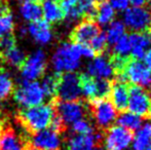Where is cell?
I'll return each mask as SVG.
<instances>
[{"label": "cell", "mask_w": 151, "mask_h": 150, "mask_svg": "<svg viewBox=\"0 0 151 150\" xmlns=\"http://www.w3.org/2000/svg\"><path fill=\"white\" fill-rule=\"evenodd\" d=\"M14 101L24 108L37 106L45 100V94L38 81H24L14 93Z\"/></svg>", "instance_id": "277c9868"}, {"label": "cell", "mask_w": 151, "mask_h": 150, "mask_svg": "<svg viewBox=\"0 0 151 150\" xmlns=\"http://www.w3.org/2000/svg\"><path fill=\"white\" fill-rule=\"evenodd\" d=\"M148 116H149L150 119H151V107H150V109H149V112H148Z\"/></svg>", "instance_id": "7bdbcfd3"}, {"label": "cell", "mask_w": 151, "mask_h": 150, "mask_svg": "<svg viewBox=\"0 0 151 150\" xmlns=\"http://www.w3.org/2000/svg\"><path fill=\"white\" fill-rule=\"evenodd\" d=\"M47 66V59L43 50L32 52L21 66V75L25 81H36L42 77Z\"/></svg>", "instance_id": "5b68a950"}, {"label": "cell", "mask_w": 151, "mask_h": 150, "mask_svg": "<svg viewBox=\"0 0 151 150\" xmlns=\"http://www.w3.org/2000/svg\"><path fill=\"white\" fill-rule=\"evenodd\" d=\"M118 80L129 81L132 85L148 88L151 85V70L142 61L129 59L118 76Z\"/></svg>", "instance_id": "3957f363"}, {"label": "cell", "mask_w": 151, "mask_h": 150, "mask_svg": "<svg viewBox=\"0 0 151 150\" xmlns=\"http://www.w3.org/2000/svg\"><path fill=\"white\" fill-rule=\"evenodd\" d=\"M56 116L55 107L52 104H40L25 108L19 114V120L23 128L28 132L36 133L48 128Z\"/></svg>", "instance_id": "6da1fadb"}, {"label": "cell", "mask_w": 151, "mask_h": 150, "mask_svg": "<svg viewBox=\"0 0 151 150\" xmlns=\"http://www.w3.org/2000/svg\"><path fill=\"white\" fill-rule=\"evenodd\" d=\"M107 39H106V34L105 32H100L95 38L93 39V41L90 43V46L91 50L95 52L96 56L97 55H101L107 48Z\"/></svg>", "instance_id": "836d02e7"}, {"label": "cell", "mask_w": 151, "mask_h": 150, "mask_svg": "<svg viewBox=\"0 0 151 150\" xmlns=\"http://www.w3.org/2000/svg\"><path fill=\"white\" fill-rule=\"evenodd\" d=\"M101 32L100 27L93 20L84 19L71 33V39L74 43L80 45H90L93 39Z\"/></svg>", "instance_id": "4fadbf2b"}, {"label": "cell", "mask_w": 151, "mask_h": 150, "mask_svg": "<svg viewBox=\"0 0 151 150\" xmlns=\"http://www.w3.org/2000/svg\"><path fill=\"white\" fill-rule=\"evenodd\" d=\"M58 117L64 124H72L77 120L84 118L86 106L81 101H60L56 108Z\"/></svg>", "instance_id": "8fae6325"}, {"label": "cell", "mask_w": 151, "mask_h": 150, "mask_svg": "<svg viewBox=\"0 0 151 150\" xmlns=\"http://www.w3.org/2000/svg\"><path fill=\"white\" fill-rule=\"evenodd\" d=\"M107 43L113 45L117 40L125 35V26L121 21H112L106 31Z\"/></svg>", "instance_id": "83f0119b"}, {"label": "cell", "mask_w": 151, "mask_h": 150, "mask_svg": "<svg viewBox=\"0 0 151 150\" xmlns=\"http://www.w3.org/2000/svg\"><path fill=\"white\" fill-rule=\"evenodd\" d=\"M133 150H151V122H146L137 131L133 141Z\"/></svg>", "instance_id": "44dd1931"}, {"label": "cell", "mask_w": 151, "mask_h": 150, "mask_svg": "<svg viewBox=\"0 0 151 150\" xmlns=\"http://www.w3.org/2000/svg\"><path fill=\"white\" fill-rule=\"evenodd\" d=\"M118 126L121 128H124L129 131H138L142 126V118L136 114L129 112H121L117 118H116Z\"/></svg>", "instance_id": "4316f807"}, {"label": "cell", "mask_w": 151, "mask_h": 150, "mask_svg": "<svg viewBox=\"0 0 151 150\" xmlns=\"http://www.w3.org/2000/svg\"><path fill=\"white\" fill-rule=\"evenodd\" d=\"M91 111L95 121L99 128L108 130L117 118L116 109L107 99H99L91 101Z\"/></svg>", "instance_id": "ba28073f"}, {"label": "cell", "mask_w": 151, "mask_h": 150, "mask_svg": "<svg viewBox=\"0 0 151 150\" xmlns=\"http://www.w3.org/2000/svg\"><path fill=\"white\" fill-rule=\"evenodd\" d=\"M107 1L114 9L121 10V11H124L129 4V0H107Z\"/></svg>", "instance_id": "8d00e7d4"}, {"label": "cell", "mask_w": 151, "mask_h": 150, "mask_svg": "<svg viewBox=\"0 0 151 150\" xmlns=\"http://www.w3.org/2000/svg\"><path fill=\"white\" fill-rule=\"evenodd\" d=\"M14 30V19L6 4L0 3V38L12 35Z\"/></svg>", "instance_id": "603a6c76"}, {"label": "cell", "mask_w": 151, "mask_h": 150, "mask_svg": "<svg viewBox=\"0 0 151 150\" xmlns=\"http://www.w3.org/2000/svg\"><path fill=\"white\" fill-rule=\"evenodd\" d=\"M3 58L5 59V61L14 67H21L23 65V63L26 60V54L23 50L17 47H12V50H9L8 52H6L4 55H2Z\"/></svg>", "instance_id": "f546056e"}, {"label": "cell", "mask_w": 151, "mask_h": 150, "mask_svg": "<svg viewBox=\"0 0 151 150\" xmlns=\"http://www.w3.org/2000/svg\"><path fill=\"white\" fill-rule=\"evenodd\" d=\"M144 60H145L146 66L151 70V46L148 48L147 52H146V55H145V57H144Z\"/></svg>", "instance_id": "f35d334b"}, {"label": "cell", "mask_w": 151, "mask_h": 150, "mask_svg": "<svg viewBox=\"0 0 151 150\" xmlns=\"http://www.w3.org/2000/svg\"><path fill=\"white\" fill-rule=\"evenodd\" d=\"M14 88L12 76L5 71H0V102L6 100L14 93Z\"/></svg>", "instance_id": "f1b7e54d"}, {"label": "cell", "mask_w": 151, "mask_h": 150, "mask_svg": "<svg viewBox=\"0 0 151 150\" xmlns=\"http://www.w3.org/2000/svg\"><path fill=\"white\" fill-rule=\"evenodd\" d=\"M20 14L26 22H37L42 17L41 5L38 2H24L20 6Z\"/></svg>", "instance_id": "cb8c5ba5"}, {"label": "cell", "mask_w": 151, "mask_h": 150, "mask_svg": "<svg viewBox=\"0 0 151 150\" xmlns=\"http://www.w3.org/2000/svg\"><path fill=\"white\" fill-rule=\"evenodd\" d=\"M56 95L61 101H77L82 96L80 75L71 72L59 76Z\"/></svg>", "instance_id": "52a82bcc"}, {"label": "cell", "mask_w": 151, "mask_h": 150, "mask_svg": "<svg viewBox=\"0 0 151 150\" xmlns=\"http://www.w3.org/2000/svg\"><path fill=\"white\" fill-rule=\"evenodd\" d=\"M150 33H151V31H150Z\"/></svg>", "instance_id": "f6af8a7d"}, {"label": "cell", "mask_w": 151, "mask_h": 150, "mask_svg": "<svg viewBox=\"0 0 151 150\" xmlns=\"http://www.w3.org/2000/svg\"><path fill=\"white\" fill-rule=\"evenodd\" d=\"M59 76L56 75H46L43 77L42 81L40 82L41 88L45 94L46 98H52L56 95L57 85H58Z\"/></svg>", "instance_id": "1f68e13d"}, {"label": "cell", "mask_w": 151, "mask_h": 150, "mask_svg": "<svg viewBox=\"0 0 151 150\" xmlns=\"http://www.w3.org/2000/svg\"><path fill=\"white\" fill-rule=\"evenodd\" d=\"M26 140L12 128H5L1 134L0 150H25Z\"/></svg>", "instance_id": "ac0fdd59"}, {"label": "cell", "mask_w": 151, "mask_h": 150, "mask_svg": "<svg viewBox=\"0 0 151 150\" xmlns=\"http://www.w3.org/2000/svg\"><path fill=\"white\" fill-rule=\"evenodd\" d=\"M129 39L131 42V52L133 59L141 61L151 46V33L133 32L129 36Z\"/></svg>", "instance_id": "9a60e30c"}, {"label": "cell", "mask_w": 151, "mask_h": 150, "mask_svg": "<svg viewBox=\"0 0 151 150\" xmlns=\"http://www.w3.org/2000/svg\"><path fill=\"white\" fill-rule=\"evenodd\" d=\"M123 24L134 32H150L151 12L143 7H127L123 12Z\"/></svg>", "instance_id": "8992f818"}, {"label": "cell", "mask_w": 151, "mask_h": 150, "mask_svg": "<svg viewBox=\"0 0 151 150\" xmlns=\"http://www.w3.org/2000/svg\"><path fill=\"white\" fill-rule=\"evenodd\" d=\"M25 150H39V149H37V148H35V147L31 146V147H26Z\"/></svg>", "instance_id": "b9f144b4"}, {"label": "cell", "mask_w": 151, "mask_h": 150, "mask_svg": "<svg viewBox=\"0 0 151 150\" xmlns=\"http://www.w3.org/2000/svg\"><path fill=\"white\" fill-rule=\"evenodd\" d=\"M88 76L97 79H109L115 74L112 62L105 56H98L88 65Z\"/></svg>", "instance_id": "5bb4252c"}, {"label": "cell", "mask_w": 151, "mask_h": 150, "mask_svg": "<svg viewBox=\"0 0 151 150\" xmlns=\"http://www.w3.org/2000/svg\"><path fill=\"white\" fill-rule=\"evenodd\" d=\"M0 139H1V126H0Z\"/></svg>", "instance_id": "ee69618b"}, {"label": "cell", "mask_w": 151, "mask_h": 150, "mask_svg": "<svg viewBox=\"0 0 151 150\" xmlns=\"http://www.w3.org/2000/svg\"><path fill=\"white\" fill-rule=\"evenodd\" d=\"M133 142V133L119 126H111L104 136L105 150H127Z\"/></svg>", "instance_id": "30bf717a"}, {"label": "cell", "mask_w": 151, "mask_h": 150, "mask_svg": "<svg viewBox=\"0 0 151 150\" xmlns=\"http://www.w3.org/2000/svg\"><path fill=\"white\" fill-rule=\"evenodd\" d=\"M79 50H80V54H81L82 58L91 59L96 56L95 52L91 50V47L90 45H80L79 44Z\"/></svg>", "instance_id": "74e56055"}, {"label": "cell", "mask_w": 151, "mask_h": 150, "mask_svg": "<svg viewBox=\"0 0 151 150\" xmlns=\"http://www.w3.org/2000/svg\"><path fill=\"white\" fill-rule=\"evenodd\" d=\"M129 103L127 109L141 118L147 116L151 107V96L149 93L143 88L137 85L129 86Z\"/></svg>", "instance_id": "9c48e42d"}, {"label": "cell", "mask_w": 151, "mask_h": 150, "mask_svg": "<svg viewBox=\"0 0 151 150\" xmlns=\"http://www.w3.org/2000/svg\"><path fill=\"white\" fill-rule=\"evenodd\" d=\"M129 84H127L124 81L117 80L112 84L111 88V100L112 104L115 107L116 110L123 112L127 108V103H129Z\"/></svg>", "instance_id": "d6986e66"}, {"label": "cell", "mask_w": 151, "mask_h": 150, "mask_svg": "<svg viewBox=\"0 0 151 150\" xmlns=\"http://www.w3.org/2000/svg\"><path fill=\"white\" fill-rule=\"evenodd\" d=\"M79 44L64 42L52 57V66L58 74L74 72L81 63Z\"/></svg>", "instance_id": "7a4b0ae2"}, {"label": "cell", "mask_w": 151, "mask_h": 150, "mask_svg": "<svg viewBox=\"0 0 151 150\" xmlns=\"http://www.w3.org/2000/svg\"><path fill=\"white\" fill-rule=\"evenodd\" d=\"M14 46H16V39L12 35L2 37L0 39V55L2 56Z\"/></svg>", "instance_id": "d590c367"}, {"label": "cell", "mask_w": 151, "mask_h": 150, "mask_svg": "<svg viewBox=\"0 0 151 150\" xmlns=\"http://www.w3.org/2000/svg\"><path fill=\"white\" fill-rule=\"evenodd\" d=\"M31 143L33 147L39 150H61L63 141L61 133L50 128L34 133L31 137Z\"/></svg>", "instance_id": "7c38bea8"}, {"label": "cell", "mask_w": 151, "mask_h": 150, "mask_svg": "<svg viewBox=\"0 0 151 150\" xmlns=\"http://www.w3.org/2000/svg\"><path fill=\"white\" fill-rule=\"evenodd\" d=\"M147 1L148 0H129V3L133 6H136V7H142L147 3Z\"/></svg>", "instance_id": "ab89813d"}, {"label": "cell", "mask_w": 151, "mask_h": 150, "mask_svg": "<svg viewBox=\"0 0 151 150\" xmlns=\"http://www.w3.org/2000/svg\"><path fill=\"white\" fill-rule=\"evenodd\" d=\"M97 3L98 0H78V5L82 16H84L86 19L93 20L96 14Z\"/></svg>", "instance_id": "d6a6232c"}, {"label": "cell", "mask_w": 151, "mask_h": 150, "mask_svg": "<svg viewBox=\"0 0 151 150\" xmlns=\"http://www.w3.org/2000/svg\"><path fill=\"white\" fill-rule=\"evenodd\" d=\"M102 139L101 134L73 135L67 141L68 150H95Z\"/></svg>", "instance_id": "2e32d148"}, {"label": "cell", "mask_w": 151, "mask_h": 150, "mask_svg": "<svg viewBox=\"0 0 151 150\" xmlns=\"http://www.w3.org/2000/svg\"><path fill=\"white\" fill-rule=\"evenodd\" d=\"M71 126L72 131L75 135H86L93 132V128L91 126V122L88 120L84 119V118L75 121L74 123L71 124Z\"/></svg>", "instance_id": "e575fe53"}, {"label": "cell", "mask_w": 151, "mask_h": 150, "mask_svg": "<svg viewBox=\"0 0 151 150\" xmlns=\"http://www.w3.org/2000/svg\"><path fill=\"white\" fill-rule=\"evenodd\" d=\"M115 17V9L109 4L107 0H98L97 8H96L95 19L98 25L105 26L109 25Z\"/></svg>", "instance_id": "7402d4cb"}, {"label": "cell", "mask_w": 151, "mask_h": 150, "mask_svg": "<svg viewBox=\"0 0 151 150\" xmlns=\"http://www.w3.org/2000/svg\"><path fill=\"white\" fill-rule=\"evenodd\" d=\"M26 31L32 39L40 45H46L52 40V31L50 24L45 21H37L30 23L26 28Z\"/></svg>", "instance_id": "e0dca14e"}, {"label": "cell", "mask_w": 151, "mask_h": 150, "mask_svg": "<svg viewBox=\"0 0 151 150\" xmlns=\"http://www.w3.org/2000/svg\"><path fill=\"white\" fill-rule=\"evenodd\" d=\"M59 4L63 11L64 18L68 22H75L80 17H82L78 5V0H60Z\"/></svg>", "instance_id": "d4e9b609"}, {"label": "cell", "mask_w": 151, "mask_h": 150, "mask_svg": "<svg viewBox=\"0 0 151 150\" xmlns=\"http://www.w3.org/2000/svg\"><path fill=\"white\" fill-rule=\"evenodd\" d=\"M42 16L46 23H56L61 22L64 19L63 11L61 9V6L56 0H44L41 5Z\"/></svg>", "instance_id": "ffe728a7"}, {"label": "cell", "mask_w": 151, "mask_h": 150, "mask_svg": "<svg viewBox=\"0 0 151 150\" xmlns=\"http://www.w3.org/2000/svg\"><path fill=\"white\" fill-rule=\"evenodd\" d=\"M131 54V42L129 36L124 35L113 44V56L127 59Z\"/></svg>", "instance_id": "4dcf8cb0"}, {"label": "cell", "mask_w": 151, "mask_h": 150, "mask_svg": "<svg viewBox=\"0 0 151 150\" xmlns=\"http://www.w3.org/2000/svg\"><path fill=\"white\" fill-rule=\"evenodd\" d=\"M17 1L24 3V2H38V0H17Z\"/></svg>", "instance_id": "60d3db41"}, {"label": "cell", "mask_w": 151, "mask_h": 150, "mask_svg": "<svg viewBox=\"0 0 151 150\" xmlns=\"http://www.w3.org/2000/svg\"><path fill=\"white\" fill-rule=\"evenodd\" d=\"M80 83H81V93L86 99H88L91 102L95 100H99L96 78L91 77L88 74H82L80 75Z\"/></svg>", "instance_id": "484cf974"}]
</instances>
